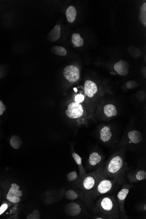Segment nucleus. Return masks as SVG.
<instances>
[{
  "label": "nucleus",
  "mask_w": 146,
  "mask_h": 219,
  "mask_svg": "<svg viewBox=\"0 0 146 219\" xmlns=\"http://www.w3.org/2000/svg\"><path fill=\"white\" fill-rule=\"evenodd\" d=\"M91 209L95 216L102 219H120L119 205L114 195H103L99 198Z\"/></svg>",
  "instance_id": "1"
},
{
  "label": "nucleus",
  "mask_w": 146,
  "mask_h": 219,
  "mask_svg": "<svg viewBox=\"0 0 146 219\" xmlns=\"http://www.w3.org/2000/svg\"><path fill=\"white\" fill-rule=\"evenodd\" d=\"M130 168L120 155H115L108 159L104 165L102 175L104 177L117 180L118 183L125 181L126 174Z\"/></svg>",
  "instance_id": "2"
},
{
  "label": "nucleus",
  "mask_w": 146,
  "mask_h": 219,
  "mask_svg": "<svg viewBox=\"0 0 146 219\" xmlns=\"http://www.w3.org/2000/svg\"><path fill=\"white\" fill-rule=\"evenodd\" d=\"M104 164L80 179L79 186L82 190L84 199L88 207L90 208V198L100 178L102 176V170Z\"/></svg>",
  "instance_id": "3"
},
{
  "label": "nucleus",
  "mask_w": 146,
  "mask_h": 219,
  "mask_svg": "<svg viewBox=\"0 0 146 219\" xmlns=\"http://www.w3.org/2000/svg\"><path fill=\"white\" fill-rule=\"evenodd\" d=\"M118 181L117 180L110 179L102 176L98 181L91 196L90 208H92L95 201L98 197L111 192L115 184Z\"/></svg>",
  "instance_id": "4"
},
{
  "label": "nucleus",
  "mask_w": 146,
  "mask_h": 219,
  "mask_svg": "<svg viewBox=\"0 0 146 219\" xmlns=\"http://www.w3.org/2000/svg\"><path fill=\"white\" fill-rule=\"evenodd\" d=\"M122 189L118 192L117 195V200L119 205L120 219H127L126 211L124 209L125 202L130 190L134 187L131 184L126 183L125 181L123 182Z\"/></svg>",
  "instance_id": "5"
},
{
  "label": "nucleus",
  "mask_w": 146,
  "mask_h": 219,
  "mask_svg": "<svg viewBox=\"0 0 146 219\" xmlns=\"http://www.w3.org/2000/svg\"><path fill=\"white\" fill-rule=\"evenodd\" d=\"M84 114V110L80 103L73 102L68 105L66 114L68 117L73 119H76L81 117Z\"/></svg>",
  "instance_id": "6"
},
{
  "label": "nucleus",
  "mask_w": 146,
  "mask_h": 219,
  "mask_svg": "<svg viewBox=\"0 0 146 219\" xmlns=\"http://www.w3.org/2000/svg\"><path fill=\"white\" fill-rule=\"evenodd\" d=\"M63 75L69 82L71 83L77 82L80 78L79 70L74 65H69L64 69Z\"/></svg>",
  "instance_id": "7"
},
{
  "label": "nucleus",
  "mask_w": 146,
  "mask_h": 219,
  "mask_svg": "<svg viewBox=\"0 0 146 219\" xmlns=\"http://www.w3.org/2000/svg\"><path fill=\"white\" fill-rule=\"evenodd\" d=\"M20 188V186L16 183L11 184V188L7 195V199L8 201L14 203L20 202L21 201L20 197L22 195V191L19 190Z\"/></svg>",
  "instance_id": "8"
},
{
  "label": "nucleus",
  "mask_w": 146,
  "mask_h": 219,
  "mask_svg": "<svg viewBox=\"0 0 146 219\" xmlns=\"http://www.w3.org/2000/svg\"><path fill=\"white\" fill-rule=\"evenodd\" d=\"M126 176L130 183H137L146 179V172L144 169H137L128 173Z\"/></svg>",
  "instance_id": "9"
},
{
  "label": "nucleus",
  "mask_w": 146,
  "mask_h": 219,
  "mask_svg": "<svg viewBox=\"0 0 146 219\" xmlns=\"http://www.w3.org/2000/svg\"><path fill=\"white\" fill-rule=\"evenodd\" d=\"M102 155L97 152H94L91 154L88 159V167L91 170L96 169L102 165Z\"/></svg>",
  "instance_id": "10"
},
{
  "label": "nucleus",
  "mask_w": 146,
  "mask_h": 219,
  "mask_svg": "<svg viewBox=\"0 0 146 219\" xmlns=\"http://www.w3.org/2000/svg\"><path fill=\"white\" fill-rule=\"evenodd\" d=\"M65 212L66 214L70 216H77L82 212V208L80 205L77 203H69L65 207Z\"/></svg>",
  "instance_id": "11"
},
{
  "label": "nucleus",
  "mask_w": 146,
  "mask_h": 219,
  "mask_svg": "<svg viewBox=\"0 0 146 219\" xmlns=\"http://www.w3.org/2000/svg\"><path fill=\"white\" fill-rule=\"evenodd\" d=\"M114 68L116 72L120 75L125 76L128 74L129 65L126 61H119L116 63Z\"/></svg>",
  "instance_id": "12"
},
{
  "label": "nucleus",
  "mask_w": 146,
  "mask_h": 219,
  "mask_svg": "<svg viewBox=\"0 0 146 219\" xmlns=\"http://www.w3.org/2000/svg\"><path fill=\"white\" fill-rule=\"evenodd\" d=\"M98 90L97 86L95 82L91 81H86L85 84V94L89 98H92Z\"/></svg>",
  "instance_id": "13"
},
{
  "label": "nucleus",
  "mask_w": 146,
  "mask_h": 219,
  "mask_svg": "<svg viewBox=\"0 0 146 219\" xmlns=\"http://www.w3.org/2000/svg\"><path fill=\"white\" fill-rule=\"evenodd\" d=\"M60 25H55L48 34L47 38L49 41L54 42L58 40L60 36Z\"/></svg>",
  "instance_id": "14"
},
{
  "label": "nucleus",
  "mask_w": 146,
  "mask_h": 219,
  "mask_svg": "<svg viewBox=\"0 0 146 219\" xmlns=\"http://www.w3.org/2000/svg\"><path fill=\"white\" fill-rule=\"evenodd\" d=\"M128 136L131 141L134 144L140 143L143 140V136L141 132L138 130H132L128 133Z\"/></svg>",
  "instance_id": "15"
},
{
  "label": "nucleus",
  "mask_w": 146,
  "mask_h": 219,
  "mask_svg": "<svg viewBox=\"0 0 146 219\" xmlns=\"http://www.w3.org/2000/svg\"><path fill=\"white\" fill-rule=\"evenodd\" d=\"M100 139L103 142L109 141L112 137V133L110 130V127L108 126H105L100 130Z\"/></svg>",
  "instance_id": "16"
},
{
  "label": "nucleus",
  "mask_w": 146,
  "mask_h": 219,
  "mask_svg": "<svg viewBox=\"0 0 146 219\" xmlns=\"http://www.w3.org/2000/svg\"><path fill=\"white\" fill-rule=\"evenodd\" d=\"M72 157L75 161L76 163L78 166L79 171L80 179L87 174L85 169L82 164V158L78 154L75 153L72 154Z\"/></svg>",
  "instance_id": "17"
},
{
  "label": "nucleus",
  "mask_w": 146,
  "mask_h": 219,
  "mask_svg": "<svg viewBox=\"0 0 146 219\" xmlns=\"http://www.w3.org/2000/svg\"><path fill=\"white\" fill-rule=\"evenodd\" d=\"M77 12L75 7L71 6L67 8L66 11V17L67 20L70 23H72L75 21Z\"/></svg>",
  "instance_id": "18"
},
{
  "label": "nucleus",
  "mask_w": 146,
  "mask_h": 219,
  "mask_svg": "<svg viewBox=\"0 0 146 219\" xmlns=\"http://www.w3.org/2000/svg\"><path fill=\"white\" fill-rule=\"evenodd\" d=\"M104 111L105 115L108 117H111L116 116L117 114V109L113 105H106L104 106Z\"/></svg>",
  "instance_id": "19"
},
{
  "label": "nucleus",
  "mask_w": 146,
  "mask_h": 219,
  "mask_svg": "<svg viewBox=\"0 0 146 219\" xmlns=\"http://www.w3.org/2000/svg\"><path fill=\"white\" fill-rule=\"evenodd\" d=\"M84 39L78 34H73L72 36V42L74 47H81L84 45Z\"/></svg>",
  "instance_id": "20"
},
{
  "label": "nucleus",
  "mask_w": 146,
  "mask_h": 219,
  "mask_svg": "<svg viewBox=\"0 0 146 219\" xmlns=\"http://www.w3.org/2000/svg\"><path fill=\"white\" fill-rule=\"evenodd\" d=\"M11 147L15 149H18L21 147L22 141L18 136L14 135L11 137L10 141Z\"/></svg>",
  "instance_id": "21"
},
{
  "label": "nucleus",
  "mask_w": 146,
  "mask_h": 219,
  "mask_svg": "<svg viewBox=\"0 0 146 219\" xmlns=\"http://www.w3.org/2000/svg\"><path fill=\"white\" fill-rule=\"evenodd\" d=\"M139 20L145 27L146 26V3L142 5L139 14Z\"/></svg>",
  "instance_id": "22"
},
{
  "label": "nucleus",
  "mask_w": 146,
  "mask_h": 219,
  "mask_svg": "<svg viewBox=\"0 0 146 219\" xmlns=\"http://www.w3.org/2000/svg\"><path fill=\"white\" fill-rule=\"evenodd\" d=\"M51 51L56 55L64 56L67 54L66 49L61 46H54L51 48Z\"/></svg>",
  "instance_id": "23"
},
{
  "label": "nucleus",
  "mask_w": 146,
  "mask_h": 219,
  "mask_svg": "<svg viewBox=\"0 0 146 219\" xmlns=\"http://www.w3.org/2000/svg\"><path fill=\"white\" fill-rule=\"evenodd\" d=\"M128 50L130 55L134 58H138L141 55V51L136 47H130Z\"/></svg>",
  "instance_id": "24"
},
{
  "label": "nucleus",
  "mask_w": 146,
  "mask_h": 219,
  "mask_svg": "<svg viewBox=\"0 0 146 219\" xmlns=\"http://www.w3.org/2000/svg\"><path fill=\"white\" fill-rule=\"evenodd\" d=\"M66 198L67 199L70 200H74L78 197V195L77 193H76L75 191L72 190H69L66 192L65 194Z\"/></svg>",
  "instance_id": "25"
},
{
  "label": "nucleus",
  "mask_w": 146,
  "mask_h": 219,
  "mask_svg": "<svg viewBox=\"0 0 146 219\" xmlns=\"http://www.w3.org/2000/svg\"><path fill=\"white\" fill-rule=\"evenodd\" d=\"M78 176L77 173L75 171L70 172L67 175V178L69 181H72L77 179Z\"/></svg>",
  "instance_id": "26"
},
{
  "label": "nucleus",
  "mask_w": 146,
  "mask_h": 219,
  "mask_svg": "<svg viewBox=\"0 0 146 219\" xmlns=\"http://www.w3.org/2000/svg\"><path fill=\"white\" fill-rule=\"evenodd\" d=\"M126 85L128 89H133L138 86V83L134 81H129L127 82Z\"/></svg>",
  "instance_id": "27"
},
{
  "label": "nucleus",
  "mask_w": 146,
  "mask_h": 219,
  "mask_svg": "<svg viewBox=\"0 0 146 219\" xmlns=\"http://www.w3.org/2000/svg\"><path fill=\"white\" fill-rule=\"evenodd\" d=\"M85 100V96L82 94H78L74 98V100L76 102L80 103L82 102Z\"/></svg>",
  "instance_id": "28"
},
{
  "label": "nucleus",
  "mask_w": 146,
  "mask_h": 219,
  "mask_svg": "<svg viewBox=\"0 0 146 219\" xmlns=\"http://www.w3.org/2000/svg\"><path fill=\"white\" fill-rule=\"evenodd\" d=\"M6 110V106L2 101L0 100V116L2 115Z\"/></svg>",
  "instance_id": "29"
},
{
  "label": "nucleus",
  "mask_w": 146,
  "mask_h": 219,
  "mask_svg": "<svg viewBox=\"0 0 146 219\" xmlns=\"http://www.w3.org/2000/svg\"><path fill=\"white\" fill-rule=\"evenodd\" d=\"M7 207H8L7 205V204L5 203L3 204L1 206V207H0V215L6 211V209H7Z\"/></svg>",
  "instance_id": "30"
},
{
  "label": "nucleus",
  "mask_w": 146,
  "mask_h": 219,
  "mask_svg": "<svg viewBox=\"0 0 146 219\" xmlns=\"http://www.w3.org/2000/svg\"><path fill=\"white\" fill-rule=\"evenodd\" d=\"M73 90H74V91H75V92H77V89L76 87H75V88H73Z\"/></svg>",
  "instance_id": "31"
}]
</instances>
